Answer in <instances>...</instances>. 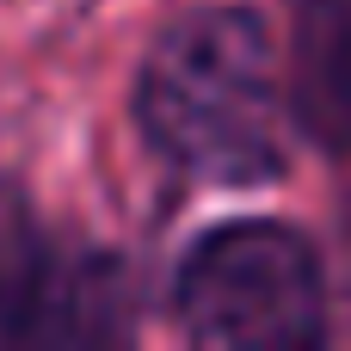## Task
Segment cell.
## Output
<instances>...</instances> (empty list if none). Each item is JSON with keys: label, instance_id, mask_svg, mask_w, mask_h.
Returning <instances> with one entry per match:
<instances>
[{"label": "cell", "instance_id": "2", "mask_svg": "<svg viewBox=\"0 0 351 351\" xmlns=\"http://www.w3.org/2000/svg\"><path fill=\"white\" fill-rule=\"evenodd\" d=\"M173 321L191 346L222 351H296L327 339V265L284 222L210 228L179 278Z\"/></svg>", "mask_w": 351, "mask_h": 351}, {"label": "cell", "instance_id": "3", "mask_svg": "<svg viewBox=\"0 0 351 351\" xmlns=\"http://www.w3.org/2000/svg\"><path fill=\"white\" fill-rule=\"evenodd\" d=\"M136 333V278L111 247L56 234L19 185L0 179V351L123 346Z\"/></svg>", "mask_w": 351, "mask_h": 351}, {"label": "cell", "instance_id": "1", "mask_svg": "<svg viewBox=\"0 0 351 351\" xmlns=\"http://www.w3.org/2000/svg\"><path fill=\"white\" fill-rule=\"evenodd\" d=\"M136 123L148 148L204 185H271L284 173L290 86L259 12H179L136 74Z\"/></svg>", "mask_w": 351, "mask_h": 351}, {"label": "cell", "instance_id": "5", "mask_svg": "<svg viewBox=\"0 0 351 351\" xmlns=\"http://www.w3.org/2000/svg\"><path fill=\"white\" fill-rule=\"evenodd\" d=\"M346 253H351V216H346ZM346 271H351V259H346Z\"/></svg>", "mask_w": 351, "mask_h": 351}, {"label": "cell", "instance_id": "4", "mask_svg": "<svg viewBox=\"0 0 351 351\" xmlns=\"http://www.w3.org/2000/svg\"><path fill=\"white\" fill-rule=\"evenodd\" d=\"M290 117L296 130L351 154V0H290Z\"/></svg>", "mask_w": 351, "mask_h": 351}]
</instances>
